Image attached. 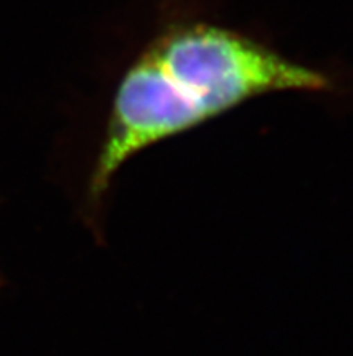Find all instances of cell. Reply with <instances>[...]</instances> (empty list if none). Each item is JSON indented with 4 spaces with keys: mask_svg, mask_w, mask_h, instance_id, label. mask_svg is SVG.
I'll return each mask as SVG.
<instances>
[{
    "mask_svg": "<svg viewBox=\"0 0 353 356\" xmlns=\"http://www.w3.org/2000/svg\"><path fill=\"white\" fill-rule=\"evenodd\" d=\"M274 92L343 95V80L227 26L168 24L126 65L114 87L89 174L85 203L96 212L137 154Z\"/></svg>",
    "mask_w": 353,
    "mask_h": 356,
    "instance_id": "6da1fadb",
    "label": "cell"
}]
</instances>
